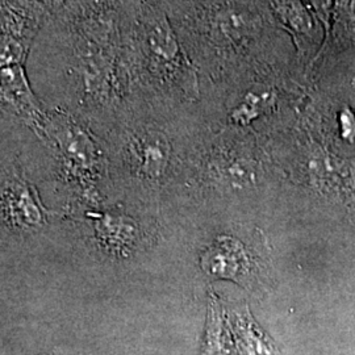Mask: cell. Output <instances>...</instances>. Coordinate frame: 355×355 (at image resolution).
<instances>
[{"mask_svg":"<svg viewBox=\"0 0 355 355\" xmlns=\"http://www.w3.org/2000/svg\"><path fill=\"white\" fill-rule=\"evenodd\" d=\"M48 144L64 170L78 177H94L104 165V153L87 124L60 108L48 110L41 127L32 129Z\"/></svg>","mask_w":355,"mask_h":355,"instance_id":"obj_3","label":"cell"},{"mask_svg":"<svg viewBox=\"0 0 355 355\" xmlns=\"http://www.w3.org/2000/svg\"><path fill=\"white\" fill-rule=\"evenodd\" d=\"M124 165L145 179L164 177L175 157V142L162 124L152 120L127 121L117 133Z\"/></svg>","mask_w":355,"mask_h":355,"instance_id":"obj_4","label":"cell"},{"mask_svg":"<svg viewBox=\"0 0 355 355\" xmlns=\"http://www.w3.org/2000/svg\"><path fill=\"white\" fill-rule=\"evenodd\" d=\"M31 187L15 173L4 186V212L7 220L19 227H36L42 221V212Z\"/></svg>","mask_w":355,"mask_h":355,"instance_id":"obj_8","label":"cell"},{"mask_svg":"<svg viewBox=\"0 0 355 355\" xmlns=\"http://www.w3.org/2000/svg\"><path fill=\"white\" fill-rule=\"evenodd\" d=\"M51 15L42 0H0V67L26 64Z\"/></svg>","mask_w":355,"mask_h":355,"instance_id":"obj_5","label":"cell"},{"mask_svg":"<svg viewBox=\"0 0 355 355\" xmlns=\"http://www.w3.org/2000/svg\"><path fill=\"white\" fill-rule=\"evenodd\" d=\"M129 99L196 104L200 76L164 0H119ZM127 101V102H128Z\"/></svg>","mask_w":355,"mask_h":355,"instance_id":"obj_2","label":"cell"},{"mask_svg":"<svg viewBox=\"0 0 355 355\" xmlns=\"http://www.w3.org/2000/svg\"><path fill=\"white\" fill-rule=\"evenodd\" d=\"M349 4H350V15H352V17L355 21V0H350Z\"/></svg>","mask_w":355,"mask_h":355,"instance_id":"obj_11","label":"cell"},{"mask_svg":"<svg viewBox=\"0 0 355 355\" xmlns=\"http://www.w3.org/2000/svg\"><path fill=\"white\" fill-rule=\"evenodd\" d=\"M32 86L82 114L114 116L127 103L119 0H69L51 12L26 64Z\"/></svg>","mask_w":355,"mask_h":355,"instance_id":"obj_1","label":"cell"},{"mask_svg":"<svg viewBox=\"0 0 355 355\" xmlns=\"http://www.w3.org/2000/svg\"><path fill=\"white\" fill-rule=\"evenodd\" d=\"M204 271L215 279H228L253 290L259 283V266L249 248L243 242L220 236L202 255Z\"/></svg>","mask_w":355,"mask_h":355,"instance_id":"obj_6","label":"cell"},{"mask_svg":"<svg viewBox=\"0 0 355 355\" xmlns=\"http://www.w3.org/2000/svg\"><path fill=\"white\" fill-rule=\"evenodd\" d=\"M271 13L280 26L296 36H305L313 31L312 17L302 0H270Z\"/></svg>","mask_w":355,"mask_h":355,"instance_id":"obj_10","label":"cell"},{"mask_svg":"<svg viewBox=\"0 0 355 355\" xmlns=\"http://www.w3.org/2000/svg\"><path fill=\"white\" fill-rule=\"evenodd\" d=\"M1 71V110L32 129L42 125L48 110L41 102L28 76L26 64H12Z\"/></svg>","mask_w":355,"mask_h":355,"instance_id":"obj_7","label":"cell"},{"mask_svg":"<svg viewBox=\"0 0 355 355\" xmlns=\"http://www.w3.org/2000/svg\"><path fill=\"white\" fill-rule=\"evenodd\" d=\"M95 229L99 240L114 252L128 250L137 237L136 225L124 216H102L98 218Z\"/></svg>","mask_w":355,"mask_h":355,"instance_id":"obj_9","label":"cell"}]
</instances>
